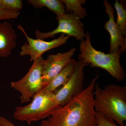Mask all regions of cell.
Segmentation results:
<instances>
[{
    "mask_svg": "<svg viewBox=\"0 0 126 126\" xmlns=\"http://www.w3.org/2000/svg\"><path fill=\"white\" fill-rule=\"evenodd\" d=\"M98 77L65 105L54 110L48 120L51 126H96L94 91Z\"/></svg>",
    "mask_w": 126,
    "mask_h": 126,
    "instance_id": "obj_1",
    "label": "cell"
},
{
    "mask_svg": "<svg viewBox=\"0 0 126 126\" xmlns=\"http://www.w3.org/2000/svg\"><path fill=\"white\" fill-rule=\"evenodd\" d=\"M94 91L95 111L117 122L120 126H126V86L113 84L103 89L96 83Z\"/></svg>",
    "mask_w": 126,
    "mask_h": 126,
    "instance_id": "obj_2",
    "label": "cell"
},
{
    "mask_svg": "<svg viewBox=\"0 0 126 126\" xmlns=\"http://www.w3.org/2000/svg\"><path fill=\"white\" fill-rule=\"evenodd\" d=\"M79 60L90 64L91 67L102 68L110 74L118 81H124L126 74L120 63V50L113 53H104L97 50L93 47L88 32L86 33L85 38L80 41Z\"/></svg>",
    "mask_w": 126,
    "mask_h": 126,
    "instance_id": "obj_3",
    "label": "cell"
},
{
    "mask_svg": "<svg viewBox=\"0 0 126 126\" xmlns=\"http://www.w3.org/2000/svg\"><path fill=\"white\" fill-rule=\"evenodd\" d=\"M33 98L30 104L16 108L14 113L16 120L27 122L30 124L32 122L50 116L58 107L55 102L54 93L39 92Z\"/></svg>",
    "mask_w": 126,
    "mask_h": 126,
    "instance_id": "obj_4",
    "label": "cell"
},
{
    "mask_svg": "<svg viewBox=\"0 0 126 126\" xmlns=\"http://www.w3.org/2000/svg\"><path fill=\"white\" fill-rule=\"evenodd\" d=\"M43 57L33 61L27 74L20 80L11 82L12 88L20 94L22 103L29 102L43 87L41 75Z\"/></svg>",
    "mask_w": 126,
    "mask_h": 126,
    "instance_id": "obj_5",
    "label": "cell"
},
{
    "mask_svg": "<svg viewBox=\"0 0 126 126\" xmlns=\"http://www.w3.org/2000/svg\"><path fill=\"white\" fill-rule=\"evenodd\" d=\"M56 19L58 23L57 28L48 32H42L37 30L35 32L37 39L43 40L54 37L56 34L60 33L74 36L79 41L85 39L86 33L83 24L74 14L66 13L61 16H56Z\"/></svg>",
    "mask_w": 126,
    "mask_h": 126,
    "instance_id": "obj_6",
    "label": "cell"
},
{
    "mask_svg": "<svg viewBox=\"0 0 126 126\" xmlns=\"http://www.w3.org/2000/svg\"><path fill=\"white\" fill-rule=\"evenodd\" d=\"M88 65V64L81 60L76 61L75 67L70 78L60 89L54 93L57 106H63L72 97L84 89V69Z\"/></svg>",
    "mask_w": 126,
    "mask_h": 126,
    "instance_id": "obj_7",
    "label": "cell"
},
{
    "mask_svg": "<svg viewBox=\"0 0 126 126\" xmlns=\"http://www.w3.org/2000/svg\"><path fill=\"white\" fill-rule=\"evenodd\" d=\"M17 29L23 32L28 42V43H25L21 46L20 55L22 56L30 55V62L42 57L43 54L46 51L65 44L70 37L67 35L65 36V34H62L57 39L51 41H46L42 40L34 39L31 38L26 33L23 26L20 24L18 25Z\"/></svg>",
    "mask_w": 126,
    "mask_h": 126,
    "instance_id": "obj_8",
    "label": "cell"
},
{
    "mask_svg": "<svg viewBox=\"0 0 126 126\" xmlns=\"http://www.w3.org/2000/svg\"><path fill=\"white\" fill-rule=\"evenodd\" d=\"M72 48L68 52L50 54L46 59H44L41 66V75L43 87L56 77L72 59L76 51Z\"/></svg>",
    "mask_w": 126,
    "mask_h": 126,
    "instance_id": "obj_9",
    "label": "cell"
},
{
    "mask_svg": "<svg viewBox=\"0 0 126 126\" xmlns=\"http://www.w3.org/2000/svg\"><path fill=\"white\" fill-rule=\"evenodd\" d=\"M105 11L108 15L109 20L106 21L104 28L108 32L110 36L109 53H113L120 50L124 52L126 50V37L122 34L118 28L115 20L114 10L111 5L107 0L103 1Z\"/></svg>",
    "mask_w": 126,
    "mask_h": 126,
    "instance_id": "obj_10",
    "label": "cell"
},
{
    "mask_svg": "<svg viewBox=\"0 0 126 126\" xmlns=\"http://www.w3.org/2000/svg\"><path fill=\"white\" fill-rule=\"evenodd\" d=\"M17 36L11 24L0 22V57L7 58L16 46Z\"/></svg>",
    "mask_w": 126,
    "mask_h": 126,
    "instance_id": "obj_11",
    "label": "cell"
},
{
    "mask_svg": "<svg viewBox=\"0 0 126 126\" xmlns=\"http://www.w3.org/2000/svg\"><path fill=\"white\" fill-rule=\"evenodd\" d=\"M76 61L72 59L62 70L39 91L45 93H54L69 80L73 72Z\"/></svg>",
    "mask_w": 126,
    "mask_h": 126,
    "instance_id": "obj_12",
    "label": "cell"
},
{
    "mask_svg": "<svg viewBox=\"0 0 126 126\" xmlns=\"http://www.w3.org/2000/svg\"><path fill=\"white\" fill-rule=\"evenodd\" d=\"M27 1L36 9L47 7L54 12L56 16L66 13L65 5L60 0H28Z\"/></svg>",
    "mask_w": 126,
    "mask_h": 126,
    "instance_id": "obj_13",
    "label": "cell"
},
{
    "mask_svg": "<svg viewBox=\"0 0 126 126\" xmlns=\"http://www.w3.org/2000/svg\"><path fill=\"white\" fill-rule=\"evenodd\" d=\"M64 4L65 10L67 13L74 14L80 19H83L87 15L86 9L82 5L86 2L84 0H61Z\"/></svg>",
    "mask_w": 126,
    "mask_h": 126,
    "instance_id": "obj_14",
    "label": "cell"
},
{
    "mask_svg": "<svg viewBox=\"0 0 126 126\" xmlns=\"http://www.w3.org/2000/svg\"><path fill=\"white\" fill-rule=\"evenodd\" d=\"M114 6L117 15L116 24L122 34L124 36L126 35V10L123 4L118 0L115 1Z\"/></svg>",
    "mask_w": 126,
    "mask_h": 126,
    "instance_id": "obj_15",
    "label": "cell"
},
{
    "mask_svg": "<svg viewBox=\"0 0 126 126\" xmlns=\"http://www.w3.org/2000/svg\"><path fill=\"white\" fill-rule=\"evenodd\" d=\"M23 6L21 0H0V10L19 11Z\"/></svg>",
    "mask_w": 126,
    "mask_h": 126,
    "instance_id": "obj_16",
    "label": "cell"
},
{
    "mask_svg": "<svg viewBox=\"0 0 126 126\" xmlns=\"http://www.w3.org/2000/svg\"><path fill=\"white\" fill-rule=\"evenodd\" d=\"M96 126H118L112 119L96 112Z\"/></svg>",
    "mask_w": 126,
    "mask_h": 126,
    "instance_id": "obj_17",
    "label": "cell"
},
{
    "mask_svg": "<svg viewBox=\"0 0 126 126\" xmlns=\"http://www.w3.org/2000/svg\"><path fill=\"white\" fill-rule=\"evenodd\" d=\"M19 15V11L0 10V20L16 19Z\"/></svg>",
    "mask_w": 126,
    "mask_h": 126,
    "instance_id": "obj_18",
    "label": "cell"
},
{
    "mask_svg": "<svg viewBox=\"0 0 126 126\" xmlns=\"http://www.w3.org/2000/svg\"><path fill=\"white\" fill-rule=\"evenodd\" d=\"M0 126H16L13 123L3 117L0 116ZM41 126H51L48 120L42 121Z\"/></svg>",
    "mask_w": 126,
    "mask_h": 126,
    "instance_id": "obj_19",
    "label": "cell"
}]
</instances>
